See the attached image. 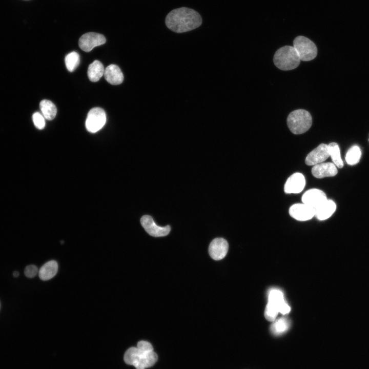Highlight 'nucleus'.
Listing matches in <instances>:
<instances>
[{
	"label": "nucleus",
	"mask_w": 369,
	"mask_h": 369,
	"mask_svg": "<svg viewBox=\"0 0 369 369\" xmlns=\"http://www.w3.org/2000/svg\"><path fill=\"white\" fill-rule=\"evenodd\" d=\"M165 23L172 31L183 33L199 27L202 24V18L196 11L181 7L170 11L166 17Z\"/></svg>",
	"instance_id": "f257e3e1"
},
{
	"label": "nucleus",
	"mask_w": 369,
	"mask_h": 369,
	"mask_svg": "<svg viewBox=\"0 0 369 369\" xmlns=\"http://www.w3.org/2000/svg\"><path fill=\"white\" fill-rule=\"evenodd\" d=\"M124 361L136 369H145L153 366L157 361L158 357L154 351L146 352L137 347L128 348L124 355Z\"/></svg>",
	"instance_id": "f03ea898"
},
{
	"label": "nucleus",
	"mask_w": 369,
	"mask_h": 369,
	"mask_svg": "<svg viewBox=\"0 0 369 369\" xmlns=\"http://www.w3.org/2000/svg\"><path fill=\"white\" fill-rule=\"evenodd\" d=\"M300 61L295 49L291 46H285L277 50L273 58L275 65L285 71L296 68Z\"/></svg>",
	"instance_id": "7ed1b4c3"
},
{
	"label": "nucleus",
	"mask_w": 369,
	"mask_h": 369,
	"mask_svg": "<svg viewBox=\"0 0 369 369\" xmlns=\"http://www.w3.org/2000/svg\"><path fill=\"white\" fill-rule=\"evenodd\" d=\"M287 124L293 133L301 134L310 128L312 124V118L308 111L298 109L289 114L287 118Z\"/></svg>",
	"instance_id": "20e7f679"
},
{
	"label": "nucleus",
	"mask_w": 369,
	"mask_h": 369,
	"mask_svg": "<svg viewBox=\"0 0 369 369\" xmlns=\"http://www.w3.org/2000/svg\"><path fill=\"white\" fill-rule=\"evenodd\" d=\"M293 47L301 60L310 61L317 56V49L315 44L305 36L296 37L293 42Z\"/></svg>",
	"instance_id": "39448f33"
},
{
	"label": "nucleus",
	"mask_w": 369,
	"mask_h": 369,
	"mask_svg": "<svg viewBox=\"0 0 369 369\" xmlns=\"http://www.w3.org/2000/svg\"><path fill=\"white\" fill-rule=\"evenodd\" d=\"M285 301L283 293L277 289L270 291L264 315L270 321H275L281 305Z\"/></svg>",
	"instance_id": "423d86ee"
},
{
	"label": "nucleus",
	"mask_w": 369,
	"mask_h": 369,
	"mask_svg": "<svg viewBox=\"0 0 369 369\" xmlns=\"http://www.w3.org/2000/svg\"><path fill=\"white\" fill-rule=\"evenodd\" d=\"M106 122V114L101 108L91 109L88 113L85 125L87 130L91 133L100 130Z\"/></svg>",
	"instance_id": "0eeeda50"
},
{
	"label": "nucleus",
	"mask_w": 369,
	"mask_h": 369,
	"mask_svg": "<svg viewBox=\"0 0 369 369\" xmlns=\"http://www.w3.org/2000/svg\"><path fill=\"white\" fill-rule=\"evenodd\" d=\"M106 42V38L102 34L96 32H88L80 36L78 45L82 50L89 52L94 47L104 44Z\"/></svg>",
	"instance_id": "6e6552de"
},
{
	"label": "nucleus",
	"mask_w": 369,
	"mask_h": 369,
	"mask_svg": "<svg viewBox=\"0 0 369 369\" xmlns=\"http://www.w3.org/2000/svg\"><path fill=\"white\" fill-rule=\"evenodd\" d=\"M140 223L146 231L153 237H162L169 234L171 230L170 225L160 227L157 225L152 217L149 215H144L140 219Z\"/></svg>",
	"instance_id": "1a4fd4ad"
},
{
	"label": "nucleus",
	"mask_w": 369,
	"mask_h": 369,
	"mask_svg": "<svg viewBox=\"0 0 369 369\" xmlns=\"http://www.w3.org/2000/svg\"><path fill=\"white\" fill-rule=\"evenodd\" d=\"M291 217L299 221H306L315 216V209L305 203H299L292 205L289 209Z\"/></svg>",
	"instance_id": "9d476101"
},
{
	"label": "nucleus",
	"mask_w": 369,
	"mask_h": 369,
	"mask_svg": "<svg viewBox=\"0 0 369 369\" xmlns=\"http://www.w3.org/2000/svg\"><path fill=\"white\" fill-rule=\"evenodd\" d=\"M302 203L316 209L325 200L326 196L324 192L317 189H312L306 191L301 198Z\"/></svg>",
	"instance_id": "9b49d317"
},
{
	"label": "nucleus",
	"mask_w": 369,
	"mask_h": 369,
	"mask_svg": "<svg viewBox=\"0 0 369 369\" xmlns=\"http://www.w3.org/2000/svg\"><path fill=\"white\" fill-rule=\"evenodd\" d=\"M229 244L227 240L222 238H216L210 243L209 253L211 257L215 260L223 259L227 255Z\"/></svg>",
	"instance_id": "f8f14e48"
},
{
	"label": "nucleus",
	"mask_w": 369,
	"mask_h": 369,
	"mask_svg": "<svg viewBox=\"0 0 369 369\" xmlns=\"http://www.w3.org/2000/svg\"><path fill=\"white\" fill-rule=\"evenodd\" d=\"M329 156L328 145L321 144L308 154L305 162L308 166H314L324 162Z\"/></svg>",
	"instance_id": "ddd939ff"
},
{
	"label": "nucleus",
	"mask_w": 369,
	"mask_h": 369,
	"mask_svg": "<svg viewBox=\"0 0 369 369\" xmlns=\"http://www.w3.org/2000/svg\"><path fill=\"white\" fill-rule=\"evenodd\" d=\"M305 185V179L300 173H295L286 180L284 187L285 193H299L302 191Z\"/></svg>",
	"instance_id": "4468645a"
},
{
	"label": "nucleus",
	"mask_w": 369,
	"mask_h": 369,
	"mask_svg": "<svg viewBox=\"0 0 369 369\" xmlns=\"http://www.w3.org/2000/svg\"><path fill=\"white\" fill-rule=\"evenodd\" d=\"M337 172L336 166L331 162H321L315 165L312 169L313 175L317 178L334 176Z\"/></svg>",
	"instance_id": "2eb2a0df"
},
{
	"label": "nucleus",
	"mask_w": 369,
	"mask_h": 369,
	"mask_svg": "<svg viewBox=\"0 0 369 369\" xmlns=\"http://www.w3.org/2000/svg\"><path fill=\"white\" fill-rule=\"evenodd\" d=\"M106 80L110 84L117 85L122 83L124 80L123 73L120 69L116 65L108 66L104 72Z\"/></svg>",
	"instance_id": "dca6fc26"
},
{
	"label": "nucleus",
	"mask_w": 369,
	"mask_h": 369,
	"mask_svg": "<svg viewBox=\"0 0 369 369\" xmlns=\"http://www.w3.org/2000/svg\"><path fill=\"white\" fill-rule=\"evenodd\" d=\"M336 209V203L332 200L327 199L315 209V216L320 220L330 218Z\"/></svg>",
	"instance_id": "f3484780"
},
{
	"label": "nucleus",
	"mask_w": 369,
	"mask_h": 369,
	"mask_svg": "<svg viewBox=\"0 0 369 369\" xmlns=\"http://www.w3.org/2000/svg\"><path fill=\"white\" fill-rule=\"evenodd\" d=\"M58 271V263L54 260H50L43 265L38 270L39 278L46 281L53 278Z\"/></svg>",
	"instance_id": "a211bd4d"
},
{
	"label": "nucleus",
	"mask_w": 369,
	"mask_h": 369,
	"mask_svg": "<svg viewBox=\"0 0 369 369\" xmlns=\"http://www.w3.org/2000/svg\"><path fill=\"white\" fill-rule=\"evenodd\" d=\"M105 69L101 63L97 60L91 63L88 69L89 79L92 82L97 81L104 74Z\"/></svg>",
	"instance_id": "6ab92c4d"
},
{
	"label": "nucleus",
	"mask_w": 369,
	"mask_h": 369,
	"mask_svg": "<svg viewBox=\"0 0 369 369\" xmlns=\"http://www.w3.org/2000/svg\"><path fill=\"white\" fill-rule=\"evenodd\" d=\"M39 108L45 119L51 120L55 118L57 109L52 101L47 99L42 100L40 102Z\"/></svg>",
	"instance_id": "aec40b11"
},
{
	"label": "nucleus",
	"mask_w": 369,
	"mask_h": 369,
	"mask_svg": "<svg viewBox=\"0 0 369 369\" xmlns=\"http://www.w3.org/2000/svg\"><path fill=\"white\" fill-rule=\"evenodd\" d=\"M290 327L288 320L284 317L280 318L275 321L271 326V331L275 335H280L286 332Z\"/></svg>",
	"instance_id": "412c9836"
},
{
	"label": "nucleus",
	"mask_w": 369,
	"mask_h": 369,
	"mask_svg": "<svg viewBox=\"0 0 369 369\" xmlns=\"http://www.w3.org/2000/svg\"><path fill=\"white\" fill-rule=\"evenodd\" d=\"M330 156L331 157L334 165L341 168L343 166V162L341 157L339 146L336 142H331L328 145Z\"/></svg>",
	"instance_id": "4be33fe9"
},
{
	"label": "nucleus",
	"mask_w": 369,
	"mask_h": 369,
	"mask_svg": "<svg viewBox=\"0 0 369 369\" xmlns=\"http://www.w3.org/2000/svg\"><path fill=\"white\" fill-rule=\"evenodd\" d=\"M361 155L360 148L357 146H353L347 152L345 160L347 164L354 165L359 162Z\"/></svg>",
	"instance_id": "5701e85b"
},
{
	"label": "nucleus",
	"mask_w": 369,
	"mask_h": 369,
	"mask_svg": "<svg viewBox=\"0 0 369 369\" xmlns=\"http://www.w3.org/2000/svg\"><path fill=\"white\" fill-rule=\"evenodd\" d=\"M65 61L68 71L73 72L79 64V55L75 51L72 52L66 56Z\"/></svg>",
	"instance_id": "b1692460"
},
{
	"label": "nucleus",
	"mask_w": 369,
	"mask_h": 369,
	"mask_svg": "<svg viewBox=\"0 0 369 369\" xmlns=\"http://www.w3.org/2000/svg\"><path fill=\"white\" fill-rule=\"evenodd\" d=\"M32 120L34 125L38 129L42 130L45 128V117L39 112H36L32 115Z\"/></svg>",
	"instance_id": "393cba45"
},
{
	"label": "nucleus",
	"mask_w": 369,
	"mask_h": 369,
	"mask_svg": "<svg viewBox=\"0 0 369 369\" xmlns=\"http://www.w3.org/2000/svg\"><path fill=\"white\" fill-rule=\"evenodd\" d=\"M24 273L26 277L33 278L38 274V270L36 266L31 264L26 267Z\"/></svg>",
	"instance_id": "a878e982"
},
{
	"label": "nucleus",
	"mask_w": 369,
	"mask_h": 369,
	"mask_svg": "<svg viewBox=\"0 0 369 369\" xmlns=\"http://www.w3.org/2000/svg\"><path fill=\"white\" fill-rule=\"evenodd\" d=\"M137 347L146 352H152L153 351V348L151 344L148 341L141 340L137 343Z\"/></svg>",
	"instance_id": "bb28decb"
},
{
	"label": "nucleus",
	"mask_w": 369,
	"mask_h": 369,
	"mask_svg": "<svg viewBox=\"0 0 369 369\" xmlns=\"http://www.w3.org/2000/svg\"><path fill=\"white\" fill-rule=\"evenodd\" d=\"M13 275L14 277H17L19 275V273L17 271H15L13 272Z\"/></svg>",
	"instance_id": "cd10ccee"
}]
</instances>
